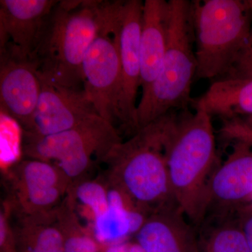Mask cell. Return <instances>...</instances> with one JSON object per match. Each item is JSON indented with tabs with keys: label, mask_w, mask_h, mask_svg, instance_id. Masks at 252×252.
<instances>
[{
	"label": "cell",
	"mask_w": 252,
	"mask_h": 252,
	"mask_svg": "<svg viewBox=\"0 0 252 252\" xmlns=\"http://www.w3.org/2000/svg\"><path fill=\"white\" fill-rule=\"evenodd\" d=\"M180 111L167 114L164 147L176 203L197 229L203 220L207 184L216 167V142L207 111Z\"/></svg>",
	"instance_id": "6da1fadb"
},
{
	"label": "cell",
	"mask_w": 252,
	"mask_h": 252,
	"mask_svg": "<svg viewBox=\"0 0 252 252\" xmlns=\"http://www.w3.org/2000/svg\"><path fill=\"white\" fill-rule=\"evenodd\" d=\"M106 1H59L46 18L31 60L46 80L84 89L82 64L103 23Z\"/></svg>",
	"instance_id": "7a4b0ae2"
},
{
	"label": "cell",
	"mask_w": 252,
	"mask_h": 252,
	"mask_svg": "<svg viewBox=\"0 0 252 252\" xmlns=\"http://www.w3.org/2000/svg\"><path fill=\"white\" fill-rule=\"evenodd\" d=\"M167 114L117 144L104 160V175L142 212L179 207L172 192L164 139Z\"/></svg>",
	"instance_id": "3957f363"
},
{
	"label": "cell",
	"mask_w": 252,
	"mask_h": 252,
	"mask_svg": "<svg viewBox=\"0 0 252 252\" xmlns=\"http://www.w3.org/2000/svg\"><path fill=\"white\" fill-rule=\"evenodd\" d=\"M168 41L161 69L142 94L136 114L137 132L172 111L188 109L197 71L192 1L169 0Z\"/></svg>",
	"instance_id": "277c9868"
},
{
	"label": "cell",
	"mask_w": 252,
	"mask_h": 252,
	"mask_svg": "<svg viewBox=\"0 0 252 252\" xmlns=\"http://www.w3.org/2000/svg\"><path fill=\"white\" fill-rule=\"evenodd\" d=\"M196 79H224L251 41L252 14L248 1H192Z\"/></svg>",
	"instance_id": "5b68a950"
},
{
	"label": "cell",
	"mask_w": 252,
	"mask_h": 252,
	"mask_svg": "<svg viewBox=\"0 0 252 252\" xmlns=\"http://www.w3.org/2000/svg\"><path fill=\"white\" fill-rule=\"evenodd\" d=\"M122 141L114 124L95 115L55 135L23 134L22 152L26 158L57 167L72 185L91 177L94 167L103 164L112 149Z\"/></svg>",
	"instance_id": "8992f818"
},
{
	"label": "cell",
	"mask_w": 252,
	"mask_h": 252,
	"mask_svg": "<svg viewBox=\"0 0 252 252\" xmlns=\"http://www.w3.org/2000/svg\"><path fill=\"white\" fill-rule=\"evenodd\" d=\"M3 203L12 217L51 219L65 198L71 183L50 162L38 159L17 160L4 169Z\"/></svg>",
	"instance_id": "52a82bcc"
},
{
	"label": "cell",
	"mask_w": 252,
	"mask_h": 252,
	"mask_svg": "<svg viewBox=\"0 0 252 252\" xmlns=\"http://www.w3.org/2000/svg\"><path fill=\"white\" fill-rule=\"evenodd\" d=\"M143 5L141 0L109 1V18L117 38L120 62L117 121L132 135L137 132V94L141 84L140 36Z\"/></svg>",
	"instance_id": "ba28073f"
},
{
	"label": "cell",
	"mask_w": 252,
	"mask_h": 252,
	"mask_svg": "<svg viewBox=\"0 0 252 252\" xmlns=\"http://www.w3.org/2000/svg\"><path fill=\"white\" fill-rule=\"evenodd\" d=\"M84 89L101 117L117 121L120 87V62L117 38L112 31L106 1L102 27L86 53L82 64Z\"/></svg>",
	"instance_id": "9c48e42d"
},
{
	"label": "cell",
	"mask_w": 252,
	"mask_h": 252,
	"mask_svg": "<svg viewBox=\"0 0 252 252\" xmlns=\"http://www.w3.org/2000/svg\"><path fill=\"white\" fill-rule=\"evenodd\" d=\"M41 80L31 59L6 45L0 48V103L2 112L31 128L41 93Z\"/></svg>",
	"instance_id": "30bf717a"
},
{
	"label": "cell",
	"mask_w": 252,
	"mask_h": 252,
	"mask_svg": "<svg viewBox=\"0 0 252 252\" xmlns=\"http://www.w3.org/2000/svg\"><path fill=\"white\" fill-rule=\"evenodd\" d=\"M251 147L240 140L226 160L215 167L205 191L203 220L235 215L252 198Z\"/></svg>",
	"instance_id": "8fae6325"
},
{
	"label": "cell",
	"mask_w": 252,
	"mask_h": 252,
	"mask_svg": "<svg viewBox=\"0 0 252 252\" xmlns=\"http://www.w3.org/2000/svg\"><path fill=\"white\" fill-rule=\"evenodd\" d=\"M39 76L41 88L37 107L31 128L23 134L55 135L99 115L84 89L58 85Z\"/></svg>",
	"instance_id": "7c38bea8"
},
{
	"label": "cell",
	"mask_w": 252,
	"mask_h": 252,
	"mask_svg": "<svg viewBox=\"0 0 252 252\" xmlns=\"http://www.w3.org/2000/svg\"><path fill=\"white\" fill-rule=\"evenodd\" d=\"M58 1L1 0L0 47L11 46L31 59L46 18Z\"/></svg>",
	"instance_id": "4fadbf2b"
},
{
	"label": "cell",
	"mask_w": 252,
	"mask_h": 252,
	"mask_svg": "<svg viewBox=\"0 0 252 252\" xmlns=\"http://www.w3.org/2000/svg\"><path fill=\"white\" fill-rule=\"evenodd\" d=\"M134 238L144 252H199L198 230L179 207L151 215Z\"/></svg>",
	"instance_id": "5bb4252c"
},
{
	"label": "cell",
	"mask_w": 252,
	"mask_h": 252,
	"mask_svg": "<svg viewBox=\"0 0 252 252\" xmlns=\"http://www.w3.org/2000/svg\"><path fill=\"white\" fill-rule=\"evenodd\" d=\"M169 1H144L140 36L141 84L142 94L156 80L166 52L168 41Z\"/></svg>",
	"instance_id": "9a60e30c"
},
{
	"label": "cell",
	"mask_w": 252,
	"mask_h": 252,
	"mask_svg": "<svg viewBox=\"0 0 252 252\" xmlns=\"http://www.w3.org/2000/svg\"><path fill=\"white\" fill-rule=\"evenodd\" d=\"M194 107L205 109L211 116L225 119L239 116L252 117V79L214 81Z\"/></svg>",
	"instance_id": "2e32d148"
},
{
	"label": "cell",
	"mask_w": 252,
	"mask_h": 252,
	"mask_svg": "<svg viewBox=\"0 0 252 252\" xmlns=\"http://www.w3.org/2000/svg\"><path fill=\"white\" fill-rule=\"evenodd\" d=\"M11 219L18 252H64L56 217L41 220L11 216Z\"/></svg>",
	"instance_id": "e0dca14e"
},
{
	"label": "cell",
	"mask_w": 252,
	"mask_h": 252,
	"mask_svg": "<svg viewBox=\"0 0 252 252\" xmlns=\"http://www.w3.org/2000/svg\"><path fill=\"white\" fill-rule=\"evenodd\" d=\"M198 228L199 252H250L237 213L205 219Z\"/></svg>",
	"instance_id": "ac0fdd59"
},
{
	"label": "cell",
	"mask_w": 252,
	"mask_h": 252,
	"mask_svg": "<svg viewBox=\"0 0 252 252\" xmlns=\"http://www.w3.org/2000/svg\"><path fill=\"white\" fill-rule=\"evenodd\" d=\"M64 252H102V246L78 215L72 199L67 194L56 212Z\"/></svg>",
	"instance_id": "d6986e66"
},
{
	"label": "cell",
	"mask_w": 252,
	"mask_h": 252,
	"mask_svg": "<svg viewBox=\"0 0 252 252\" xmlns=\"http://www.w3.org/2000/svg\"><path fill=\"white\" fill-rule=\"evenodd\" d=\"M0 252H18L11 215L3 202L0 210Z\"/></svg>",
	"instance_id": "ffe728a7"
},
{
	"label": "cell",
	"mask_w": 252,
	"mask_h": 252,
	"mask_svg": "<svg viewBox=\"0 0 252 252\" xmlns=\"http://www.w3.org/2000/svg\"><path fill=\"white\" fill-rule=\"evenodd\" d=\"M252 79V31L251 41L229 74L223 79ZM221 79V80H223Z\"/></svg>",
	"instance_id": "44dd1931"
},
{
	"label": "cell",
	"mask_w": 252,
	"mask_h": 252,
	"mask_svg": "<svg viewBox=\"0 0 252 252\" xmlns=\"http://www.w3.org/2000/svg\"><path fill=\"white\" fill-rule=\"evenodd\" d=\"M237 216L250 252H252V206L243 207L237 212Z\"/></svg>",
	"instance_id": "7402d4cb"
},
{
	"label": "cell",
	"mask_w": 252,
	"mask_h": 252,
	"mask_svg": "<svg viewBox=\"0 0 252 252\" xmlns=\"http://www.w3.org/2000/svg\"><path fill=\"white\" fill-rule=\"evenodd\" d=\"M130 243L126 241L124 243L102 246V252H129Z\"/></svg>",
	"instance_id": "603a6c76"
},
{
	"label": "cell",
	"mask_w": 252,
	"mask_h": 252,
	"mask_svg": "<svg viewBox=\"0 0 252 252\" xmlns=\"http://www.w3.org/2000/svg\"><path fill=\"white\" fill-rule=\"evenodd\" d=\"M248 3L249 4V6H250V10H251L252 14V0H248Z\"/></svg>",
	"instance_id": "cb8c5ba5"
}]
</instances>
